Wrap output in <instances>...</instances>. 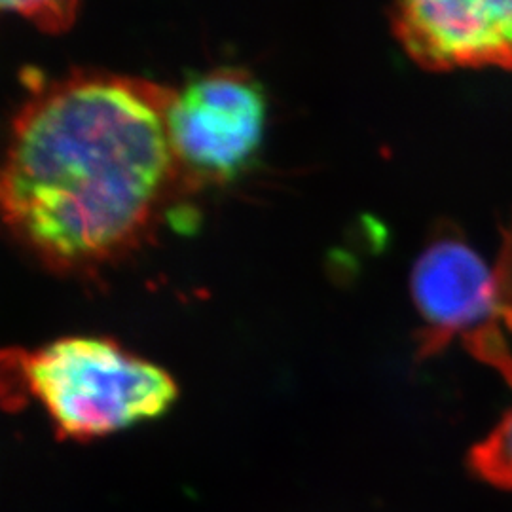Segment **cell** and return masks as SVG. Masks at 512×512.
Returning a JSON list of instances; mask_svg holds the SVG:
<instances>
[{"instance_id": "cell-2", "label": "cell", "mask_w": 512, "mask_h": 512, "mask_svg": "<svg viewBox=\"0 0 512 512\" xmlns=\"http://www.w3.org/2000/svg\"><path fill=\"white\" fill-rule=\"evenodd\" d=\"M19 393L35 397L59 439L93 440L156 420L177 399L173 378L107 338H61L6 351Z\"/></svg>"}, {"instance_id": "cell-5", "label": "cell", "mask_w": 512, "mask_h": 512, "mask_svg": "<svg viewBox=\"0 0 512 512\" xmlns=\"http://www.w3.org/2000/svg\"><path fill=\"white\" fill-rule=\"evenodd\" d=\"M393 33L427 71H512V0H414L391 10Z\"/></svg>"}, {"instance_id": "cell-6", "label": "cell", "mask_w": 512, "mask_h": 512, "mask_svg": "<svg viewBox=\"0 0 512 512\" xmlns=\"http://www.w3.org/2000/svg\"><path fill=\"white\" fill-rule=\"evenodd\" d=\"M469 467L482 482L512 490V408L486 439L473 446Z\"/></svg>"}, {"instance_id": "cell-3", "label": "cell", "mask_w": 512, "mask_h": 512, "mask_svg": "<svg viewBox=\"0 0 512 512\" xmlns=\"http://www.w3.org/2000/svg\"><path fill=\"white\" fill-rule=\"evenodd\" d=\"M410 293L423 321L421 357L461 340L512 385V226L495 260L456 228L442 230L414 262Z\"/></svg>"}, {"instance_id": "cell-7", "label": "cell", "mask_w": 512, "mask_h": 512, "mask_svg": "<svg viewBox=\"0 0 512 512\" xmlns=\"http://www.w3.org/2000/svg\"><path fill=\"white\" fill-rule=\"evenodd\" d=\"M2 8L33 21L38 29L46 33H61L73 25L78 4L76 2H4Z\"/></svg>"}, {"instance_id": "cell-1", "label": "cell", "mask_w": 512, "mask_h": 512, "mask_svg": "<svg viewBox=\"0 0 512 512\" xmlns=\"http://www.w3.org/2000/svg\"><path fill=\"white\" fill-rule=\"evenodd\" d=\"M173 90L74 73L33 93L14 120L2 217L31 255L86 272L133 249L179 175L167 129Z\"/></svg>"}, {"instance_id": "cell-4", "label": "cell", "mask_w": 512, "mask_h": 512, "mask_svg": "<svg viewBox=\"0 0 512 512\" xmlns=\"http://www.w3.org/2000/svg\"><path fill=\"white\" fill-rule=\"evenodd\" d=\"M266 124V97L253 74L215 69L173 92L167 129L179 175L226 183L253 162Z\"/></svg>"}]
</instances>
